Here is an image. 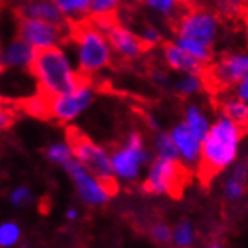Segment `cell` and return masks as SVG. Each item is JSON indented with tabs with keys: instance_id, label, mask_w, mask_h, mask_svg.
I'll return each mask as SVG.
<instances>
[{
	"instance_id": "obj_41",
	"label": "cell",
	"mask_w": 248,
	"mask_h": 248,
	"mask_svg": "<svg viewBox=\"0 0 248 248\" xmlns=\"http://www.w3.org/2000/svg\"><path fill=\"white\" fill-rule=\"evenodd\" d=\"M242 3H244V9H245V12H248V0H242Z\"/></svg>"
},
{
	"instance_id": "obj_1",
	"label": "cell",
	"mask_w": 248,
	"mask_h": 248,
	"mask_svg": "<svg viewBox=\"0 0 248 248\" xmlns=\"http://www.w3.org/2000/svg\"><path fill=\"white\" fill-rule=\"evenodd\" d=\"M68 40L73 44V61L80 76L90 79L105 71L114 61L108 35L95 26L91 18L70 23Z\"/></svg>"
},
{
	"instance_id": "obj_14",
	"label": "cell",
	"mask_w": 248,
	"mask_h": 248,
	"mask_svg": "<svg viewBox=\"0 0 248 248\" xmlns=\"http://www.w3.org/2000/svg\"><path fill=\"white\" fill-rule=\"evenodd\" d=\"M162 59L167 68L177 74H204L207 68L200 61L186 53L174 41L162 44Z\"/></svg>"
},
{
	"instance_id": "obj_17",
	"label": "cell",
	"mask_w": 248,
	"mask_h": 248,
	"mask_svg": "<svg viewBox=\"0 0 248 248\" xmlns=\"http://www.w3.org/2000/svg\"><path fill=\"white\" fill-rule=\"evenodd\" d=\"M229 170V174L222 183V197L230 203H236L248 192V162L241 160Z\"/></svg>"
},
{
	"instance_id": "obj_11",
	"label": "cell",
	"mask_w": 248,
	"mask_h": 248,
	"mask_svg": "<svg viewBox=\"0 0 248 248\" xmlns=\"http://www.w3.org/2000/svg\"><path fill=\"white\" fill-rule=\"evenodd\" d=\"M183 172L179 160L155 157L148 165L144 179V189L153 195H167L177 188Z\"/></svg>"
},
{
	"instance_id": "obj_7",
	"label": "cell",
	"mask_w": 248,
	"mask_h": 248,
	"mask_svg": "<svg viewBox=\"0 0 248 248\" xmlns=\"http://www.w3.org/2000/svg\"><path fill=\"white\" fill-rule=\"evenodd\" d=\"M18 36L36 52L64 46L70 36V23L56 24L50 21L18 17Z\"/></svg>"
},
{
	"instance_id": "obj_10",
	"label": "cell",
	"mask_w": 248,
	"mask_h": 248,
	"mask_svg": "<svg viewBox=\"0 0 248 248\" xmlns=\"http://www.w3.org/2000/svg\"><path fill=\"white\" fill-rule=\"evenodd\" d=\"M67 174L70 176L79 198L90 206L106 204L110 198V186L108 182L98 179L93 172L83 167L76 159H71L64 167Z\"/></svg>"
},
{
	"instance_id": "obj_6",
	"label": "cell",
	"mask_w": 248,
	"mask_h": 248,
	"mask_svg": "<svg viewBox=\"0 0 248 248\" xmlns=\"http://www.w3.org/2000/svg\"><path fill=\"white\" fill-rule=\"evenodd\" d=\"M248 76V48L221 53L204 71L206 86L215 93L232 91L233 86Z\"/></svg>"
},
{
	"instance_id": "obj_43",
	"label": "cell",
	"mask_w": 248,
	"mask_h": 248,
	"mask_svg": "<svg viewBox=\"0 0 248 248\" xmlns=\"http://www.w3.org/2000/svg\"><path fill=\"white\" fill-rule=\"evenodd\" d=\"M2 68H3V67H2V64H0V70H2Z\"/></svg>"
},
{
	"instance_id": "obj_25",
	"label": "cell",
	"mask_w": 248,
	"mask_h": 248,
	"mask_svg": "<svg viewBox=\"0 0 248 248\" xmlns=\"http://www.w3.org/2000/svg\"><path fill=\"white\" fill-rule=\"evenodd\" d=\"M124 0H91L90 2V17L97 18H115L117 12L123 6Z\"/></svg>"
},
{
	"instance_id": "obj_19",
	"label": "cell",
	"mask_w": 248,
	"mask_h": 248,
	"mask_svg": "<svg viewBox=\"0 0 248 248\" xmlns=\"http://www.w3.org/2000/svg\"><path fill=\"white\" fill-rule=\"evenodd\" d=\"M182 123L202 141L206 138L210 126H212V120L209 118V115L203 109V106L198 105V103L186 105V108L183 110Z\"/></svg>"
},
{
	"instance_id": "obj_33",
	"label": "cell",
	"mask_w": 248,
	"mask_h": 248,
	"mask_svg": "<svg viewBox=\"0 0 248 248\" xmlns=\"http://www.w3.org/2000/svg\"><path fill=\"white\" fill-rule=\"evenodd\" d=\"M152 80L156 86H160V88H171L172 85V78L170 76V73L159 68L152 71Z\"/></svg>"
},
{
	"instance_id": "obj_22",
	"label": "cell",
	"mask_w": 248,
	"mask_h": 248,
	"mask_svg": "<svg viewBox=\"0 0 248 248\" xmlns=\"http://www.w3.org/2000/svg\"><path fill=\"white\" fill-rule=\"evenodd\" d=\"M53 2L70 23H76L90 17L91 0H53Z\"/></svg>"
},
{
	"instance_id": "obj_31",
	"label": "cell",
	"mask_w": 248,
	"mask_h": 248,
	"mask_svg": "<svg viewBox=\"0 0 248 248\" xmlns=\"http://www.w3.org/2000/svg\"><path fill=\"white\" fill-rule=\"evenodd\" d=\"M32 202H33V194L28 186H24V185L16 186V188L11 189L9 192V203L14 207H18V209L28 207Z\"/></svg>"
},
{
	"instance_id": "obj_34",
	"label": "cell",
	"mask_w": 248,
	"mask_h": 248,
	"mask_svg": "<svg viewBox=\"0 0 248 248\" xmlns=\"http://www.w3.org/2000/svg\"><path fill=\"white\" fill-rule=\"evenodd\" d=\"M232 93L236 97H239L241 100H244L245 103H248V76L245 79H242L239 83L234 85Z\"/></svg>"
},
{
	"instance_id": "obj_15",
	"label": "cell",
	"mask_w": 248,
	"mask_h": 248,
	"mask_svg": "<svg viewBox=\"0 0 248 248\" xmlns=\"http://www.w3.org/2000/svg\"><path fill=\"white\" fill-rule=\"evenodd\" d=\"M36 52L26 41L18 38L11 40L0 50V64L3 68L9 70H31Z\"/></svg>"
},
{
	"instance_id": "obj_8",
	"label": "cell",
	"mask_w": 248,
	"mask_h": 248,
	"mask_svg": "<svg viewBox=\"0 0 248 248\" xmlns=\"http://www.w3.org/2000/svg\"><path fill=\"white\" fill-rule=\"evenodd\" d=\"M94 100V88L88 79H83L73 90L50 97V117L59 123L78 120Z\"/></svg>"
},
{
	"instance_id": "obj_23",
	"label": "cell",
	"mask_w": 248,
	"mask_h": 248,
	"mask_svg": "<svg viewBox=\"0 0 248 248\" xmlns=\"http://www.w3.org/2000/svg\"><path fill=\"white\" fill-rule=\"evenodd\" d=\"M153 152H155V157H160V159H170V160H179V155L176 150V145L171 140L170 132L165 130H157L155 132L153 136ZM180 162V160H179Z\"/></svg>"
},
{
	"instance_id": "obj_42",
	"label": "cell",
	"mask_w": 248,
	"mask_h": 248,
	"mask_svg": "<svg viewBox=\"0 0 248 248\" xmlns=\"http://www.w3.org/2000/svg\"><path fill=\"white\" fill-rule=\"evenodd\" d=\"M3 2H6V0H0V3H3Z\"/></svg>"
},
{
	"instance_id": "obj_4",
	"label": "cell",
	"mask_w": 248,
	"mask_h": 248,
	"mask_svg": "<svg viewBox=\"0 0 248 248\" xmlns=\"http://www.w3.org/2000/svg\"><path fill=\"white\" fill-rule=\"evenodd\" d=\"M174 36H182L215 50L222 33V18L209 6L185 8L172 21Z\"/></svg>"
},
{
	"instance_id": "obj_9",
	"label": "cell",
	"mask_w": 248,
	"mask_h": 248,
	"mask_svg": "<svg viewBox=\"0 0 248 248\" xmlns=\"http://www.w3.org/2000/svg\"><path fill=\"white\" fill-rule=\"evenodd\" d=\"M70 144L73 147L74 159L80 162L83 167L88 168L94 176L105 182H110L114 179L112 165H110V153L102 145L95 144L85 135L78 132H71Z\"/></svg>"
},
{
	"instance_id": "obj_13",
	"label": "cell",
	"mask_w": 248,
	"mask_h": 248,
	"mask_svg": "<svg viewBox=\"0 0 248 248\" xmlns=\"http://www.w3.org/2000/svg\"><path fill=\"white\" fill-rule=\"evenodd\" d=\"M171 140L176 145L180 164L186 168H197L202 160V140L180 121L170 130Z\"/></svg>"
},
{
	"instance_id": "obj_27",
	"label": "cell",
	"mask_w": 248,
	"mask_h": 248,
	"mask_svg": "<svg viewBox=\"0 0 248 248\" xmlns=\"http://www.w3.org/2000/svg\"><path fill=\"white\" fill-rule=\"evenodd\" d=\"M46 157L50 160L52 164H56L59 167L64 168L71 159H74L73 155V147L65 141H58V142H52L46 148Z\"/></svg>"
},
{
	"instance_id": "obj_5",
	"label": "cell",
	"mask_w": 248,
	"mask_h": 248,
	"mask_svg": "<svg viewBox=\"0 0 248 248\" xmlns=\"http://www.w3.org/2000/svg\"><path fill=\"white\" fill-rule=\"evenodd\" d=\"M152 160V152L147 148L144 136L140 132H130L124 142L110 153L114 179L121 182L138 180Z\"/></svg>"
},
{
	"instance_id": "obj_29",
	"label": "cell",
	"mask_w": 248,
	"mask_h": 248,
	"mask_svg": "<svg viewBox=\"0 0 248 248\" xmlns=\"http://www.w3.org/2000/svg\"><path fill=\"white\" fill-rule=\"evenodd\" d=\"M21 227L16 221L0 222V248H12L21 241Z\"/></svg>"
},
{
	"instance_id": "obj_30",
	"label": "cell",
	"mask_w": 248,
	"mask_h": 248,
	"mask_svg": "<svg viewBox=\"0 0 248 248\" xmlns=\"http://www.w3.org/2000/svg\"><path fill=\"white\" fill-rule=\"evenodd\" d=\"M140 40L144 44V47L147 48H155L164 44V35L162 31H160L155 24H145V26L140 31Z\"/></svg>"
},
{
	"instance_id": "obj_3",
	"label": "cell",
	"mask_w": 248,
	"mask_h": 248,
	"mask_svg": "<svg viewBox=\"0 0 248 248\" xmlns=\"http://www.w3.org/2000/svg\"><path fill=\"white\" fill-rule=\"evenodd\" d=\"M245 130L224 115H218L202 142V160L198 168L214 176L238 162Z\"/></svg>"
},
{
	"instance_id": "obj_32",
	"label": "cell",
	"mask_w": 248,
	"mask_h": 248,
	"mask_svg": "<svg viewBox=\"0 0 248 248\" xmlns=\"http://www.w3.org/2000/svg\"><path fill=\"white\" fill-rule=\"evenodd\" d=\"M172 229L165 222H155L150 229V236L157 244H170L171 242Z\"/></svg>"
},
{
	"instance_id": "obj_38",
	"label": "cell",
	"mask_w": 248,
	"mask_h": 248,
	"mask_svg": "<svg viewBox=\"0 0 248 248\" xmlns=\"http://www.w3.org/2000/svg\"><path fill=\"white\" fill-rule=\"evenodd\" d=\"M185 8H195V6H206V0H182Z\"/></svg>"
},
{
	"instance_id": "obj_39",
	"label": "cell",
	"mask_w": 248,
	"mask_h": 248,
	"mask_svg": "<svg viewBox=\"0 0 248 248\" xmlns=\"http://www.w3.org/2000/svg\"><path fill=\"white\" fill-rule=\"evenodd\" d=\"M242 20H244L245 29H247V35H248V12H244V16H242Z\"/></svg>"
},
{
	"instance_id": "obj_20",
	"label": "cell",
	"mask_w": 248,
	"mask_h": 248,
	"mask_svg": "<svg viewBox=\"0 0 248 248\" xmlns=\"http://www.w3.org/2000/svg\"><path fill=\"white\" fill-rule=\"evenodd\" d=\"M206 86L204 74H179L176 79H172L171 90L182 98H192L200 95Z\"/></svg>"
},
{
	"instance_id": "obj_18",
	"label": "cell",
	"mask_w": 248,
	"mask_h": 248,
	"mask_svg": "<svg viewBox=\"0 0 248 248\" xmlns=\"http://www.w3.org/2000/svg\"><path fill=\"white\" fill-rule=\"evenodd\" d=\"M218 109L219 115H224L244 130H248V103L241 100L232 91L219 93Z\"/></svg>"
},
{
	"instance_id": "obj_21",
	"label": "cell",
	"mask_w": 248,
	"mask_h": 248,
	"mask_svg": "<svg viewBox=\"0 0 248 248\" xmlns=\"http://www.w3.org/2000/svg\"><path fill=\"white\" fill-rule=\"evenodd\" d=\"M140 2L153 16L170 21H174L185 9L182 0H140Z\"/></svg>"
},
{
	"instance_id": "obj_2",
	"label": "cell",
	"mask_w": 248,
	"mask_h": 248,
	"mask_svg": "<svg viewBox=\"0 0 248 248\" xmlns=\"http://www.w3.org/2000/svg\"><path fill=\"white\" fill-rule=\"evenodd\" d=\"M29 71L35 79L38 93L48 98L73 90L86 79L80 76L73 56L64 46L38 52Z\"/></svg>"
},
{
	"instance_id": "obj_28",
	"label": "cell",
	"mask_w": 248,
	"mask_h": 248,
	"mask_svg": "<svg viewBox=\"0 0 248 248\" xmlns=\"http://www.w3.org/2000/svg\"><path fill=\"white\" fill-rule=\"evenodd\" d=\"M23 108L28 114L33 117H50V98L41 93H36L35 95L28 97L23 102Z\"/></svg>"
},
{
	"instance_id": "obj_37",
	"label": "cell",
	"mask_w": 248,
	"mask_h": 248,
	"mask_svg": "<svg viewBox=\"0 0 248 248\" xmlns=\"http://www.w3.org/2000/svg\"><path fill=\"white\" fill-rule=\"evenodd\" d=\"M147 124H148V127H150L153 132L160 130V123H159V120L155 115H148L147 117Z\"/></svg>"
},
{
	"instance_id": "obj_12",
	"label": "cell",
	"mask_w": 248,
	"mask_h": 248,
	"mask_svg": "<svg viewBox=\"0 0 248 248\" xmlns=\"http://www.w3.org/2000/svg\"><path fill=\"white\" fill-rule=\"evenodd\" d=\"M106 35L114 55L123 61H136L147 50L140 40V35L118 21L109 28Z\"/></svg>"
},
{
	"instance_id": "obj_35",
	"label": "cell",
	"mask_w": 248,
	"mask_h": 248,
	"mask_svg": "<svg viewBox=\"0 0 248 248\" xmlns=\"http://www.w3.org/2000/svg\"><path fill=\"white\" fill-rule=\"evenodd\" d=\"M12 120H14V114L12 110L3 105H0V130H3L6 127H9L12 124Z\"/></svg>"
},
{
	"instance_id": "obj_26",
	"label": "cell",
	"mask_w": 248,
	"mask_h": 248,
	"mask_svg": "<svg viewBox=\"0 0 248 248\" xmlns=\"http://www.w3.org/2000/svg\"><path fill=\"white\" fill-rule=\"evenodd\" d=\"M197 239V232L192 222L189 221H180L176 227L172 229L171 242L177 248H191Z\"/></svg>"
},
{
	"instance_id": "obj_16",
	"label": "cell",
	"mask_w": 248,
	"mask_h": 248,
	"mask_svg": "<svg viewBox=\"0 0 248 248\" xmlns=\"http://www.w3.org/2000/svg\"><path fill=\"white\" fill-rule=\"evenodd\" d=\"M18 17L50 21L56 24L70 23L53 0H24V3L18 8Z\"/></svg>"
},
{
	"instance_id": "obj_36",
	"label": "cell",
	"mask_w": 248,
	"mask_h": 248,
	"mask_svg": "<svg viewBox=\"0 0 248 248\" xmlns=\"http://www.w3.org/2000/svg\"><path fill=\"white\" fill-rule=\"evenodd\" d=\"M79 218V210L76 207H68L65 210V219L70 221V222H74V221H78Z\"/></svg>"
},
{
	"instance_id": "obj_24",
	"label": "cell",
	"mask_w": 248,
	"mask_h": 248,
	"mask_svg": "<svg viewBox=\"0 0 248 248\" xmlns=\"http://www.w3.org/2000/svg\"><path fill=\"white\" fill-rule=\"evenodd\" d=\"M206 6L214 9L221 18H242L244 3L242 0H206Z\"/></svg>"
},
{
	"instance_id": "obj_40",
	"label": "cell",
	"mask_w": 248,
	"mask_h": 248,
	"mask_svg": "<svg viewBox=\"0 0 248 248\" xmlns=\"http://www.w3.org/2000/svg\"><path fill=\"white\" fill-rule=\"evenodd\" d=\"M207 248H224V247H222V245H219V244H210Z\"/></svg>"
}]
</instances>
